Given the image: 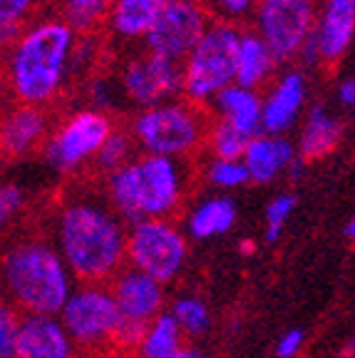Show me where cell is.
I'll use <instances>...</instances> for the list:
<instances>
[{"label":"cell","mask_w":355,"mask_h":358,"mask_svg":"<svg viewBox=\"0 0 355 358\" xmlns=\"http://www.w3.org/2000/svg\"><path fill=\"white\" fill-rule=\"evenodd\" d=\"M40 0H0V50H10Z\"/></svg>","instance_id":"d4e9b609"},{"label":"cell","mask_w":355,"mask_h":358,"mask_svg":"<svg viewBox=\"0 0 355 358\" xmlns=\"http://www.w3.org/2000/svg\"><path fill=\"white\" fill-rule=\"evenodd\" d=\"M172 358H201V353L196 351V348H189V346H184L182 351H179L177 356H172Z\"/></svg>","instance_id":"ab89813d"},{"label":"cell","mask_w":355,"mask_h":358,"mask_svg":"<svg viewBox=\"0 0 355 358\" xmlns=\"http://www.w3.org/2000/svg\"><path fill=\"white\" fill-rule=\"evenodd\" d=\"M78 30L67 20H40L30 25L6 55L10 92L22 105L43 107L62 92L75 73Z\"/></svg>","instance_id":"7a4b0ae2"},{"label":"cell","mask_w":355,"mask_h":358,"mask_svg":"<svg viewBox=\"0 0 355 358\" xmlns=\"http://www.w3.org/2000/svg\"><path fill=\"white\" fill-rule=\"evenodd\" d=\"M189 257L187 236L169 219H147L127 229V266L169 284L182 274Z\"/></svg>","instance_id":"ba28073f"},{"label":"cell","mask_w":355,"mask_h":358,"mask_svg":"<svg viewBox=\"0 0 355 358\" xmlns=\"http://www.w3.org/2000/svg\"><path fill=\"white\" fill-rule=\"evenodd\" d=\"M6 90H8V78H6V67H0V102L6 97Z\"/></svg>","instance_id":"60d3db41"},{"label":"cell","mask_w":355,"mask_h":358,"mask_svg":"<svg viewBox=\"0 0 355 358\" xmlns=\"http://www.w3.org/2000/svg\"><path fill=\"white\" fill-rule=\"evenodd\" d=\"M206 177H209L211 185L222 192L239 189V187L251 182L244 159H217L214 157L209 162V169H206Z\"/></svg>","instance_id":"f1b7e54d"},{"label":"cell","mask_w":355,"mask_h":358,"mask_svg":"<svg viewBox=\"0 0 355 358\" xmlns=\"http://www.w3.org/2000/svg\"><path fill=\"white\" fill-rule=\"evenodd\" d=\"M112 122L100 110H80L67 117L45 142V159L60 172H75L97 159L105 140L112 134Z\"/></svg>","instance_id":"8fae6325"},{"label":"cell","mask_w":355,"mask_h":358,"mask_svg":"<svg viewBox=\"0 0 355 358\" xmlns=\"http://www.w3.org/2000/svg\"><path fill=\"white\" fill-rule=\"evenodd\" d=\"M343 234H345V239H348V241H355V212L350 214V219L345 222Z\"/></svg>","instance_id":"f35d334b"},{"label":"cell","mask_w":355,"mask_h":358,"mask_svg":"<svg viewBox=\"0 0 355 358\" xmlns=\"http://www.w3.org/2000/svg\"><path fill=\"white\" fill-rule=\"evenodd\" d=\"M0 289L22 316H60L75 291V276L55 244L17 239L0 257Z\"/></svg>","instance_id":"3957f363"},{"label":"cell","mask_w":355,"mask_h":358,"mask_svg":"<svg viewBox=\"0 0 355 358\" xmlns=\"http://www.w3.org/2000/svg\"><path fill=\"white\" fill-rule=\"evenodd\" d=\"M209 6L224 22H231L256 13V8L261 6V0H209Z\"/></svg>","instance_id":"836d02e7"},{"label":"cell","mask_w":355,"mask_h":358,"mask_svg":"<svg viewBox=\"0 0 355 358\" xmlns=\"http://www.w3.org/2000/svg\"><path fill=\"white\" fill-rule=\"evenodd\" d=\"M25 207V192L17 185L0 182V231H6Z\"/></svg>","instance_id":"d6a6232c"},{"label":"cell","mask_w":355,"mask_h":358,"mask_svg":"<svg viewBox=\"0 0 355 358\" xmlns=\"http://www.w3.org/2000/svg\"><path fill=\"white\" fill-rule=\"evenodd\" d=\"M119 90L139 110L172 102L177 95H184V70L182 62L167 57L142 52L124 62L119 73Z\"/></svg>","instance_id":"4fadbf2b"},{"label":"cell","mask_w":355,"mask_h":358,"mask_svg":"<svg viewBox=\"0 0 355 358\" xmlns=\"http://www.w3.org/2000/svg\"><path fill=\"white\" fill-rule=\"evenodd\" d=\"M78 346L60 316H22L15 341V358H75Z\"/></svg>","instance_id":"2e32d148"},{"label":"cell","mask_w":355,"mask_h":358,"mask_svg":"<svg viewBox=\"0 0 355 358\" xmlns=\"http://www.w3.org/2000/svg\"><path fill=\"white\" fill-rule=\"evenodd\" d=\"M211 107L219 115V122H226L249 140L263 132V95L259 90L231 85L211 100Z\"/></svg>","instance_id":"ac0fdd59"},{"label":"cell","mask_w":355,"mask_h":358,"mask_svg":"<svg viewBox=\"0 0 355 358\" xmlns=\"http://www.w3.org/2000/svg\"><path fill=\"white\" fill-rule=\"evenodd\" d=\"M22 313L10 301L0 296V358H15L17 329Z\"/></svg>","instance_id":"1f68e13d"},{"label":"cell","mask_w":355,"mask_h":358,"mask_svg":"<svg viewBox=\"0 0 355 358\" xmlns=\"http://www.w3.org/2000/svg\"><path fill=\"white\" fill-rule=\"evenodd\" d=\"M127 224L105 196H73L55 219V249L82 284H107L127 264Z\"/></svg>","instance_id":"6da1fadb"},{"label":"cell","mask_w":355,"mask_h":358,"mask_svg":"<svg viewBox=\"0 0 355 358\" xmlns=\"http://www.w3.org/2000/svg\"><path fill=\"white\" fill-rule=\"evenodd\" d=\"M303 346H305V331L303 329H289L278 336L276 356L278 358H296V356H300Z\"/></svg>","instance_id":"d590c367"},{"label":"cell","mask_w":355,"mask_h":358,"mask_svg":"<svg viewBox=\"0 0 355 358\" xmlns=\"http://www.w3.org/2000/svg\"><path fill=\"white\" fill-rule=\"evenodd\" d=\"M239 217L236 201L229 194H214L199 201L187 217V234L196 241H211L233 229Z\"/></svg>","instance_id":"7402d4cb"},{"label":"cell","mask_w":355,"mask_h":358,"mask_svg":"<svg viewBox=\"0 0 355 358\" xmlns=\"http://www.w3.org/2000/svg\"><path fill=\"white\" fill-rule=\"evenodd\" d=\"M184 348V331L169 311H161L145 329L137 351L142 358H172Z\"/></svg>","instance_id":"cb8c5ba5"},{"label":"cell","mask_w":355,"mask_h":358,"mask_svg":"<svg viewBox=\"0 0 355 358\" xmlns=\"http://www.w3.org/2000/svg\"><path fill=\"white\" fill-rule=\"evenodd\" d=\"M112 0H62L65 8V20L73 25L75 30H89L92 25H97L100 17L107 15Z\"/></svg>","instance_id":"f546056e"},{"label":"cell","mask_w":355,"mask_h":358,"mask_svg":"<svg viewBox=\"0 0 355 358\" xmlns=\"http://www.w3.org/2000/svg\"><path fill=\"white\" fill-rule=\"evenodd\" d=\"M134 147H137V142L132 140V134L124 132V129H112V134L105 140L102 150L97 152V159H94V162H97V167L110 177L117 169L127 167V164L132 162Z\"/></svg>","instance_id":"4316f807"},{"label":"cell","mask_w":355,"mask_h":358,"mask_svg":"<svg viewBox=\"0 0 355 358\" xmlns=\"http://www.w3.org/2000/svg\"><path fill=\"white\" fill-rule=\"evenodd\" d=\"M239 43L241 30L233 22H211L191 55L182 62L187 102L204 105L226 87L236 85Z\"/></svg>","instance_id":"5b68a950"},{"label":"cell","mask_w":355,"mask_h":358,"mask_svg":"<svg viewBox=\"0 0 355 358\" xmlns=\"http://www.w3.org/2000/svg\"><path fill=\"white\" fill-rule=\"evenodd\" d=\"M129 134L145 155L182 159L191 155L209 132L204 115L196 112L191 102L172 100L150 110H139Z\"/></svg>","instance_id":"8992f818"},{"label":"cell","mask_w":355,"mask_h":358,"mask_svg":"<svg viewBox=\"0 0 355 358\" xmlns=\"http://www.w3.org/2000/svg\"><path fill=\"white\" fill-rule=\"evenodd\" d=\"M164 0H112L107 8V25L122 40H145L154 28Z\"/></svg>","instance_id":"44dd1931"},{"label":"cell","mask_w":355,"mask_h":358,"mask_svg":"<svg viewBox=\"0 0 355 358\" xmlns=\"http://www.w3.org/2000/svg\"><path fill=\"white\" fill-rule=\"evenodd\" d=\"M256 33L278 62L300 57L316 28V0H261L256 8Z\"/></svg>","instance_id":"9c48e42d"},{"label":"cell","mask_w":355,"mask_h":358,"mask_svg":"<svg viewBox=\"0 0 355 358\" xmlns=\"http://www.w3.org/2000/svg\"><path fill=\"white\" fill-rule=\"evenodd\" d=\"M169 313L174 316V321L179 324V329L184 331V336H204L211 326V311L199 296H179L172 301Z\"/></svg>","instance_id":"484cf974"},{"label":"cell","mask_w":355,"mask_h":358,"mask_svg":"<svg viewBox=\"0 0 355 358\" xmlns=\"http://www.w3.org/2000/svg\"><path fill=\"white\" fill-rule=\"evenodd\" d=\"M60 321L75 346L85 351H100L117 346L122 316L110 284H80L62 306Z\"/></svg>","instance_id":"52a82bcc"},{"label":"cell","mask_w":355,"mask_h":358,"mask_svg":"<svg viewBox=\"0 0 355 358\" xmlns=\"http://www.w3.org/2000/svg\"><path fill=\"white\" fill-rule=\"evenodd\" d=\"M117 90H119V85H115L112 80L92 78V83H89V100H92V110L105 112V110H110V107H115Z\"/></svg>","instance_id":"e575fe53"},{"label":"cell","mask_w":355,"mask_h":358,"mask_svg":"<svg viewBox=\"0 0 355 358\" xmlns=\"http://www.w3.org/2000/svg\"><path fill=\"white\" fill-rule=\"evenodd\" d=\"M209 13L199 0H164L154 28L147 33V52L184 62L209 30Z\"/></svg>","instance_id":"7c38bea8"},{"label":"cell","mask_w":355,"mask_h":358,"mask_svg":"<svg viewBox=\"0 0 355 358\" xmlns=\"http://www.w3.org/2000/svg\"><path fill=\"white\" fill-rule=\"evenodd\" d=\"M187 174L179 159L157 155L134 157L107 177V201L124 224L167 219L179 207Z\"/></svg>","instance_id":"277c9868"},{"label":"cell","mask_w":355,"mask_h":358,"mask_svg":"<svg viewBox=\"0 0 355 358\" xmlns=\"http://www.w3.org/2000/svg\"><path fill=\"white\" fill-rule=\"evenodd\" d=\"M110 289L117 301V308H119V316H122L119 334H117V346L137 351L150 321H154L164 311V284L142 274L137 268L124 266L110 281Z\"/></svg>","instance_id":"30bf717a"},{"label":"cell","mask_w":355,"mask_h":358,"mask_svg":"<svg viewBox=\"0 0 355 358\" xmlns=\"http://www.w3.org/2000/svg\"><path fill=\"white\" fill-rule=\"evenodd\" d=\"M48 137V115L43 107L17 105L0 122V150L10 157H22L38 150Z\"/></svg>","instance_id":"d6986e66"},{"label":"cell","mask_w":355,"mask_h":358,"mask_svg":"<svg viewBox=\"0 0 355 358\" xmlns=\"http://www.w3.org/2000/svg\"><path fill=\"white\" fill-rule=\"evenodd\" d=\"M343 140V124L326 105H313L305 112V120L300 124L296 150L303 162H321L338 150Z\"/></svg>","instance_id":"ffe728a7"},{"label":"cell","mask_w":355,"mask_h":358,"mask_svg":"<svg viewBox=\"0 0 355 358\" xmlns=\"http://www.w3.org/2000/svg\"><path fill=\"white\" fill-rule=\"evenodd\" d=\"M241 249H244V252H251V249H254V244H251V241H244V244H241Z\"/></svg>","instance_id":"b9f144b4"},{"label":"cell","mask_w":355,"mask_h":358,"mask_svg":"<svg viewBox=\"0 0 355 358\" xmlns=\"http://www.w3.org/2000/svg\"><path fill=\"white\" fill-rule=\"evenodd\" d=\"M355 38V0H321L316 28L300 52L303 62L335 65Z\"/></svg>","instance_id":"5bb4252c"},{"label":"cell","mask_w":355,"mask_h":358,"mask_svg":"<svg viewBox=\"0 0 355 358\" xmlns=\"http://www.w3.org/2000/svg\"><path fill=\"white\" fill-rule=\"evenodd\" d=\"M298 159V150L289 137H276L266 132L251 137L244 152V164L249 169L251 182L256 185H268L283 172H291Z\"/></svg>","instance_id":"e0dca14e"},{"label":"cell","mask_w":355,"mask_h":358,"mask_svg":"<svg viewBox=\"0 0 355 358\" xmlns=\"http://www.w3.org/2000/svg\"><path fill=\"white\" fill-rule=\"evenodd\" d=\"M209 147L217 159H244V152L249 147V137L229 127L226 122H217L209 129Z\"/></svg>","instance_id":"83f0119b"},{"label":"cell","mask_w":355,"mask_h":358,"mask_svg":"<svg viewBox=\"0 0 355 358\" xmlns=\"http://www.w3.org/2000/svg\"><path fill=\"white\" fill-rule=\"evenodd\" d=\"M338 102L345 107H355V78H345L338 85Z\"/></svg>","instance_id":"8d00e7d4"},{"label":"cell","mask_w":355,"mask_h":358,"mask_svg":"<svg viewBox=\"0 0 355 358\" xmlns=\"http://www.w3.org/2000/svg\"><path fill=\"white\" fill-rule=\"evenodd\" d=\"M333 358H355V338L345 341L343 346H340L338 351L333 353Z\"/></svg>","instance_id":"74e56055"},{"label":"cell","mask_w":355,"mask_h":358,"mask_svg":"<svg viewBox=\"0 0 355 358\" xmlns=\"http://www.w3.org/2000/svg\"><path fill=\"white\" fill-rule=\"evenodd\" d=\"M296 204H298V199H296V194H291V192H281V194H276L271 201H268L266 207V214H263V227H266V241H278L283 234V229H286V224H289L291 214H294Z\"/></svg>","instance_id":"4dcf8cb0"},{"label":"cell","mask_w":355,"mask_h":358,"mask_svg":"<svg viewBox=\"0 0 355 358\" xmlns=\"http://www.w3.org/2000/svg\"><path fill=\"white\" fill-rule=\"evenodd\" d=\"M308 100L305 75L296 67L281 73L263 92V132L286 137L291 127L303 117Z\"/></svg>","instance_id":"9a60e30c"},{"label":"cell","mask_w":355,"mask_h":358,"mask_svg":"<svg viewBox=\"0 0 355 358\" xmlns=\"http://www.w3.org/2000/svg\"><path fill=\"white\" fill-rule=\"evenodd\" d=\"M278 60L273 57L271 48L263 43V38L256 30L241 33L239 55H236V85L249 90H261L271 83L276 73Z\"/></svg>","instance_id":"603a6c76"}]
</instances>
